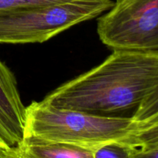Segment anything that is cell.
<instances>
[{
	"instance_id": "1",
	"label": "cell",
	"mask_w": 158,
	"mask_h": 158,
	"mask_svg": "<svg viewBox=\"0 0 158 158\" xmlns=\"http://www.w3.org/2000/svg\"><path fill=\"white\" fill-rule=\"evenodd\" d=\"M158 84V54L113 50L90 70L63 83L43 100L60 108L132 117Z\"/></svg>"
},
{
	"instance_id": "2",
	"label": "cell",
	"mask_w": 158,
	"mask_h": 158,
	"mask_svg": "<svg viewBox=\"0 0 158 158\" xmlns=\"http://www.w3.org/2000/svg\"><path fill=\"white\" fill-rule=\"evenodd\" d=\"M133 124L132 117L101 116L60 108L43 100L26 106L25 137L94 150L96 147L108 142L122 141Z\"/></svg>"
},
{
	"instance_id": "3",
	"label": "cell",
	"mask_w": 158,
	"mask_h": 158,
	"mask_svg": "<svg viewBox=\"0 0 158 158\" xmlns=\"http://www.w3.org/2000/svg\"><path fill=\"white\" fill-rule=\"evenodd\" d=\"M113 0L69 2L0 12V43H42L109 10Z\"/></svg>"
},
{
	"instance_id": "4",
	"label": "cell",
	"mask_w": 158,
	"mask_h": 158,
	"mask_svg": "<svg viewBox=\"0 0 158 158\" xmlns=\"http://www.w3.org/2000/svg\"><path fill=\"white\" fill-rule=\"evenodd\" d=\"M97 33L112 50L158 54V0H116L98 19Z\"/></svg>"
},
{
	"instance_id": "5",
	"label": "cell",
	"mask_w": 158,
	"mask_h": 158,
	"mask_svg": "<svg viewBox=\"0 0 158 158\" xmlns=\"http://www.w3.org/2000/svg\"><path fill=\"white\" fill-rule=\"evenodd\" d=\"M26 122V106L20 97L15 76L0 60V126L13 146L24 140Z\"/></svg>"
},
{
	"instance_id": "6",
	"label": "cell",
	"mask_w": 158,
	"mask_h": 158,
	"mask_svg": "<svg viewBox=\"0 0 158 158\" xmlns=\"http://www.w3.org/2000/svg\"><path fill=\"white\" fill-rule=\"evenodd\" d=\"M20 158H94V149L26 137L19 145Z\"/></svg>"
},
{
	"instance_id": "7",
	"label": "cell",
	"mask_w": 158,
	"mask_h": 158,
	"mask_svg": "<svg viewBox=\"0 0 158 158\" xmlns=\"http://www.w3.org/2000/svg\"><path fill=\"white\" fill-rule=\"evenodd\" d=\"M133 151V158L143 157L158 148V111L147 118L135 121L128 135L122 140Z\"/></svg>"
},
{
	"instance_id": "8",
	"label": "cell",
	"mask_w": 158,
	"mask_h": 158,
	"mask_svg": "<svg viewBox=\"0 0 158 158\" xmlns=\"http://www.w3.org/2000/svg\"><path fill=\"white\" fill-rule=\"evenodd\" d=\"M133 158V151L121 141H112L96 147L94 158Z\"/></svg>"
},
{
	"instance_id": "9",
	"label": "cell",
	"mask_w": 158,
	"mask_h": 158,
	"mask_svg": "<svg viewBox=\"0 0 158 158\" xmlns=\"http://www.w3.org/2000/svg\"><path fill=\"white\" fill-rule=\"evenodd\" d=\"M75 0H0V12L69 2Z\"/></svg>"
},
{
	"instance_id": "10",
	"label": "cell",
	"mask_w": 158,
	"mask_h": 158,
	"mask_svg": "<svg viewBox=\"0 0 158 158\" xmlns=\"http://www.w3.org/2000/svg\"><path fill=\"white\" fill-rule=\"evenodd\" d=\"M158 111V84L147 96L134 113L132 118L135 121L150 117Z\"/></svg>"
},
{
	"instance_id": "11",
	"label": "cell",
	"mask_w": 158,
	"mask_h": 158,
	"mask_svg": "<svg viewBox=\"0 0 158 158\" xmlns=\"http://www.w3.org/2000/svg\"><path fill=\"white\" fill-rule=\"evenodd\" d=\"M0 158H20L18 146L14 148L0 146Z\"/></svg>"
},
{
	"instance_id": "12",
	"label": "cell",
	"mask_w": 158,
	"mask_h": 158,
	"mask_svg": "<svg viewBox=\"0 0 158 158\" xmlns=\"http://www.w3.org/2000/svg\"><path fill=\"white\" fill-rule=\"evenodd\" d=\"M0 146L7 147V148H14L15 147L13 146L9 136L5 132V131L1 126H0Z\"/></svg>"
},
{
	"instance_id": "13",
	"label": "cell",
	"mask_w": 158,
	"mask_h": 158,
	"mask_svg": "<svg viewBox=\"0 0 158 158\" xmlns=\"http://www.w3.org/2000/svg\"><path fill=\"white\" fill-rule=\"evenodd\" d=\"M143 157H153V158H158V148L157 149L151 151L150 152L146 153Z\"/></svg>"
}]
</instances>
